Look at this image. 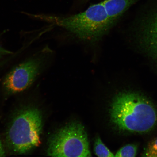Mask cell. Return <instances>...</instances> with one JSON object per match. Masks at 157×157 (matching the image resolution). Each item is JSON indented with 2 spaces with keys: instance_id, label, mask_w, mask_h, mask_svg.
I'll list each match as a JSON object with an SVG mask.
<instances>
[{
  "instance_id": "cell-8",
  "label": "cell",
  "mask_w": 157,
  "mask_h": 157,
  "mask_svg": "<svg viewBox=\"0 0 157 157\" xmlns=\"http://www.w3.org/2000/svg\"><path fill=\"white\" fill-rule=\"evenodd\" d=\"M137 147L136 145L130 144L124 146L118 151L115 157H134L136 156Z\"/></svg>"
},
{
  "instance_id": "cell-2",
  "label": "cell",
  "mask_w": 157,
  "mask_h": 157,
  "mask_svg": "<svg viewBox=\"0 0 157 157\" xmlns=\"http://www.w3.org/2000/svg\"><path fill=\"white\" fill-rule=\"evenodd\" d=\"M44 18L90 43L99 41L113 26L102 2L77 14L67 17L50 16Z\"/></svg>"
},
{
  "instance_id": "cell-10",
  "label": "cell",
  "mask_w": 157,
  "mask_h": 157,
  "mask_svg": "<svg viewBox=\"0 0 157 157\" xmlns=\"http://www.w3.org/2000/svg\"><path fill=\"white\" fill-rule=\"evenodd\" d=\"M5 152L4 150L2 144L0 140V157H3L5 156Z\"/></svg>"
},
{
  "instance_id": "cell-1",
  "label": "cell",
  "mask_w": 157,
  "mask_h": 157,
  "mask_svg": "<svg viewBox=\"0 0 157 157\" xmlns=\"http://www.w3.org/2000/svg\"><path fill=\"white\" fill-rule=\"evenodd\" d=\"M110 113L117 128L131 132H148L157 121L154 105L144 96L134 92L117 95L112 104Z\"/></svg>"
},
{
  "instance_id": "cell-9",
  "label": "cell",
  "mask_w": 157,
  "mask_h": 157,
  "mask_svg": "<svg viewBox=\"0 0 157 157\" xmlns=\"http://www.w3.org/2000/svg\"><path fill=\"white\" fill-rule=\"evenodd\" d=\"M142 156L157 157V137L149 143Z\"/></svg>"
},
{
  "instance_id": "cell-5",
  "label": "cell",
  "mask_w": 157,
  "mask_h": 157,
  "mask_svg": "<svg viewBox=\"0 0 157 157\" xmlns=\"http://www.w3.org/2000/svg\"><path fill=\"white\" fill-rule=\"evenodd\" d=\"M40 67V62L36 60L29 61L20 65L6 77L4 86L11 93L24 91L34 81Z\"/></svg>"
},
{
  "instance_id": "cell-4",
  "label": "cell",
  "mask_w": 157,
  "mask_h": 157,
  "mask_svg": "<svg viewBox=\"0 0 157 157\" xmlns=\"http://www.w3.org/2000/svg\"><path fill=\"white\" fill-rule=\"evenodd\" d=\"M52 157H90L87 135L81 124H68L53 135L47 150Z\"/></svg>"
},
{
  "instance_id": "cell-3",
  "label": "cell",
  "mask_w": 157,
  "mask_h": 157,
  "mask_svg": "<svg viewBox=\"0 0 157 157\" xmlns=\"http://www.w3.org/2000/svg\"><path fill=\"white\" fill-rule=\"evenodd\" d=\"M42 117L40 111L35 108L23 110L12 121L7 133L10 148L19 154H24L41 144Z\"/></svg>"
},
{
  "instance_id": "cell-11",
  "label": "cell",
  "mask_w": 157,
  "mask_h": 157,
  "mask_svg": "<svg viewBox=\"0 0 157 157\" xmlns=\"http://www.w3.org/2000/svg\"><path fill=\"white\" fill-rule=\"evenodd\" d=\"M86 1H88V0H86Z\"/></svg>"
},
{
  "instance_id": "cell-6",
  "label": "cell",
  "mask_w": 157,
  "mask_h": 157,
  "mask_svg": "<svg viewBox=\"0 0 157 157\" xmlns=\"http://www.w3.org/2000/svg\"><path fill=\"white\" fill-rule=\"evenodd\" d=\"M137 0H105L102 2L113 26Z\"/></svg>"
},
{
  "instance_id": "cell-7",
  "label": "cell",
  "mask_w": 157,
  "mask_h": 157,
  "mask_svg": "<svg viewBox=\"0 0 157 157\" xmlns=\"http://www.w3.org/2000/svg\"><path fill=\"white\" fill-rule=\"evenodd\" d=\"M94 152L96 155L100 157H115L114 155L109 151L101 141L98 137L96 139L94 144Z\"/></svg>"
}]
</instances>
